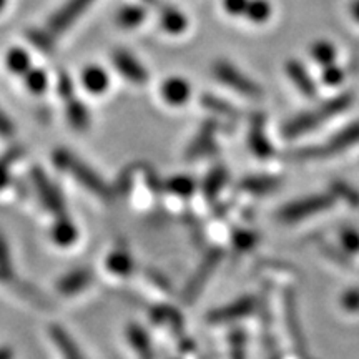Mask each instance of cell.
<instances>
[{"label":"cell","instance_id":"1","mask_svg":"<svg viewBox=\"0 0 359 359\" xmlns=\"http://www.w3.org/2000/svg\"><path fill=\"white\" fill-rule=\"evenodd\" d=\"M213 74L219 82L226 87H230L235 92L250 98L262 97V88L258 87L253 80L246 77L241 70H238L235 65L230 64L228 60H218L213 65Z\"/></svg>","mask_w":359,"mask_h":359},{"label":"cell","instance_id":"31","mask_svg":"<svg viewBox=\"0 0 359 359\" xmlns=\"http://www.w3.org/2000/svg\"><path fill=\"white\" fill-rule=\"evenodd\" d=\"M0 359H13V351L11 348H0Z\"/></svg>","mask_w":359,"mask_h":359},{"label":"cell","instance_id":"28","mask_svg":"<svg viewBox=\"0 0 359 359\" xmlns=\"http://www.w3.org/2000/svg\"><path fill=\"white\" fill-rule=\"evenodd\" d=\"M349 15L359 25V0H351L349 2Z\"/></svg>","mask_w":359,"mask_h":359},{"label":"cell","instance_id":"15","mask_svg":"<svg viewBox=\"0 0 359 359\" xmlns=\"http://www.w3.org/2000/svg\"><path fill=\"white\" fill-rule=\"evenodd\" d=\"M145 19V12L140 7H125L122 12H118V24L125 27V29H133L135 25H138Z\"/></svg>","mask_w":359,"mask_h":359},{"label":"cell","instance_id":"11","mask_svg":"<svg viewBox=\"0 0 359 359\" xmlns=\"http://www.w3.org/2000/svg\"><path fill=\"white\" fill-rule=\"evenodd\" d=\"M161 27L168 34L180 35L188 29V17L178 8H167L161 13Z\"/></svg>","mask_w":359,"mask_h":359},{"label":"cell","instance_id":"32","mask_svg":"<svg viewBox=\"0 0 359 359\" xmlns=\"http://www.w3.org/2000/svg\"><path fill=\"white\" fill-rule=\"evenodd\" d=\"M4 6H6V0H0V11H2Z\"/></svg>","mask_w":359,"mask_h":359},{"label":"cell","instance_id":"10","mask_svg":"<svg viewBox=\"0 0 359 359\" xmlns=\"http://www.w3.org/2000/svg\"><path fill=\"white\" fill-rule=\"evenodd\" d=\"M311 58L321 69H325V67L336 64L338 50H336L334 43L327 42V40H318L311 45Z\"/></svg>","mask_w":359,"mask_h":359},{"label":"cell","instance_id":"22","mask_svg":"<svg viewBox=\"0 0 359 359\" xmlns=\"http://www.w3.org/2000/svg\"><path fill=\"white\" fill-rule=\"evenodd\" d=\"M341 308L346 309L349 313L359 311V290L358 288L344 291L343 296H341Z\"/></svg>","mask_w":359,"mask_h":359},{"label":"cell","instance_id":"23","mask_svg":"<svg viewBox=\"0 0 359 359\" xmlns=\"http://www.w3.org/2000/svg\"><path fill=\"white\" fill-rule=\"evenodd\" d=\"M8 67L15 72H22L29 69V57L22 50H12L8 53Z\"/></svg>","mask_w":359,"mask_h":359},{"label":"cell","instance_id":"29","mask_svg":"<svg viewBox=\"0 0 359 359\" xmlns=\"http://www.w3.org/2000/svg\"><path fill=\"white\" fill-rule=\"evenodd\" d=\"M12 132V125L7 120V116L0 111V133L2 135H8Z\"/></svg>","mask_w":359,"mask_h":359},{"label":"cell","instance_id":"26","mask_svg":"<svg viewBox=\"0 0 359 359\" xmlns=\"http://www.w3.org/2000/svg\"><path fill=\"white\" fill-rule=\"evenodd\" d=\"M348 185H336V193H338V195H341V196H344V201H348L349 205H353V206H359V196H358V193H354V191H349V188H346Z\"/></svg>","mask_w":359,"mask_h":359},{"label":"cell","instance_id":"7","mask_svg":"<svg viewBox=\"0 0 359 359\" xmlns=\"http://www.w3.org/2000/svg\"><path fill=\"white\" fill-rule=\"evenodd\" d=\"M90 4H92V0H70L52 19V30H55V32L65 30L79 15H82V12Z\"/></svg>","mask_w":359,"mask_h":359},{"label":"cell","instance_id":"12","mask_svg":"<svg viewBox=\"0 0 359 359\" xmlns=\"http://www.w3.org/2000/svg\"><path fill=\"white\" fill-rule=\"evenodd\" d=\"M128 339L135 351L138 353V356L142 359H154V349H151V343L145 334V331L138 326H130L128 327Z\"/></svg>","mask_w":359,"mask_h":359},{"label":"cell","instance_id":"5","mask_svg":"<svg viewBox=\"0 0 359 359\" xmlns=\"http://www.w3.org/2000/svg\"><path fill=\"white\" fill-rule=\"evenodd\" d=\"M161 95H163L165 102H168L170 105L180 107L190 100L191 87L185 79L173 77L161 85Z\"/></svg>","mask_w":359,"mask_h":359},{"label":"cell","instance_id":"2","mask_svg":"<svg viewBox=\"0 0 359 359\" xmlns=\"http://www.w3.org/2000/svg\"><path fill=\"white\" fill-rule=\"evenodd\" d=\"M334 201L330 198V196L325 195H314L309 196V198H304L302 201H294V203H290L288 206L281 210L280 218L281 222L285 223H293V222H299V219L309 218L313 215H318L325 210L331 208Z\"/></svg>","mask_w":359,"mask_h":359},{"label":"cell","instance_id":"27","mask_svg":"<svg viewBox=\"0 0 359 359\" xmlns=\"http://www.w3.org/2000/svg\"><path fill=\"white\" fill-rule=\"evenodd\" d=\"M255 241H257V238H255V235H251V233H240V235L236 236L235 243L238 248H243V246H251L255 245Z\"/></svg>","mask_w":359,"mask_h":359},{"label":"cell","instance_id":"6","mask_svg":"<svg viewBox=\"0 0 359 359\" xmlns=\"http://www.w3.org/2000/svg\"><path fill=\"white\" fill-rule=\"evenodd\" d=\"M286 74H288L291 82L298 87V90L304 97L313 98L316 95V85H314L311 75L308 74V70L304 69L302 62L290 60L288 64H286Z\"/></svg>","mask_w":359,"mask_h":359},{"label":"cell","instance_id":"17","mask_svg":"<svg viewBox=\"0 0 359 359\" xmlns=\"http://www.w3.org/2000/svg\"><path fill=\"white\" fill-rule=\"evenodd\" d=\"M339 240L343 248L349 255H359V231L354 228H343L339 233Z\"/></svg>","mask_w":359,"mask_h":359},{"label":"cell","instance_id":"19","mask_svg":"<svg viewBox=\"0 0 359 359\" xmlns=\"http://www.w3.org/2000/svg\"><path fill=\"white\" fill-rule=\"evenodd\" d=\"M250 0H222V8L231 19H243Z\"/></svg>","mask_w":359,"mask_h":359},{"label":"cell","instance_id":"20","mask_svg":"<svg viewBox=\"0 0 359 359\" xmlns=\"http://www.w3.org/2000/svg\"><path fill=\"white\" fill-rule=\"evenodd\" d=\"M218 258H219V255L215 253V255H212V257H210L208 259H206L203 271L198 273V275L193 278V280H195V281H193L191 285H190V288H188V291H190V293H188V294L195 296L196 291H198V288H201V286H203V283L206 281V280H205L206 275H208V273L212 271V268H215V264L218 263Z\"/></svg>","mask_w":359,"mask_h":359},{"label":"cell","instance_id":"21","mask_svg":"<svg viewBox=\"0 0 359 359\" xmlns=\"http://www.w3.org/2000/svg\"><path fill=\"white\" fill-rule=\"evenodd\" d=\"M343 79H344V72L341 70L336 64L323 69V82L330 85V87H336V85H339L343 82Z\"/></svg>","mask_w":359,"mask_h":359},{"label":"cell","instance_id":"9","mask_svg":"<svg viewBox=\"0 0 359 359\" xmlns=\"http://www.w3.org/2000/svg\"><path fill=\"white\" fill-rule=\"evenodd\" d=\"M115 65L125 77L132 80L135 83H143L147 79V72L143 70V67L138 64L132 55H128L127 52H118L115 55Z\"/></svg>","mask_w":359,"mask_h":359},{"label":"cell","instance_id":"3","mask_svg":"<svg viewBox=\"0 0 359 359\" xmlns=\"http://www.w3.org/2000/svg\"><path fill=\"white\" fill-rule=\"evenodd\" d=\"M359 142V123H354L351 127H348L343 132H339L334 138H331L325 147L316 148V150H308L303 151V156H314V155H331V154H339V151L346 150L354 143Z\"/></svg>","mask_w":359,"mask_h":359},{"label":"cell","instance_id":"30","mask_svg":"<svg viewBox=\"0 0 359 359\" xmlns=\"http://www.w3.org/2000/svg\"><path fill=\"white\" fill-rule=\"evenodd\" d=\"M43 83H45L43 75H42V74H39V72H35L34 77H32V82H30V85H32L34 88H42V87H43Z\"/></svg>","mask_w":359,"mask_h":359},{"label":"cell","instance_id":"14","mask_svg":"<svg viewBox=\"0 0 359 359\" xmlns=\"http://www.w3.org/2000/svg\"><path fill=\"white\" fill-rule=\"evenodd\" d=\"M83 80H85V85H87L92 92H102V90L109 85V77L105 75V72L100 69H95V67L85 72Z\"/></svg>","mask_w":359,"mask_h":359},{"label":"cell","instance_id":"18","mask_svg":"<svg viewBox=\"0 0 359 359\" xmlns=\"http://www.w3.org/2000/svg\"><path fill=\"white\" fill-rule=\"evenodd\" d=\"M53 338L57 339L58 346H60L65 359H83V356L80 354L77 346H75V344L70 341L69 336H65L64 333H62V331L55 330V334H53Z\"/></svg>","mask_w":359,"mask_h":359},{"label":"cell","instance_id":"13","mask_svg":"<svg viewBox=\"0 0 359 359\" xmlns=\"http://www.w3.org/2000/svg\"><path fill=\"white\" fill-rule=\"evenodd\" d=\"M250 145H251V150L255 151L258 156H269L271 155V145H269L268 138L263 135V128H262V123L255 125L253 128H251V133H250Z\"/></svg>","mask_w":359,"mask_h":359},{"label":"cell","instance_id":"16","mask_svg":"<svg viewBox=\"0 0 359 359\" xmlns=\"http://www.w3.org/2000/svg\"><path fill=\"white\" fill-rule=\"evenodd\" d=\"M231 359H246V333L243 330H235L230 334Z\"/></svg>","mask_w":359,"mask_h":359},{"label":"cell","instance_id":"8","mask_svg":"<svg viewBox=\"0 0 359 359\" xmlns=\"http://www.w3.org/2000/svg\"><path fill=\"white\" fill-rule=\"evenodd\" d=\"M275 7L271 0H250L243 19L253 25H264L273 19Z\"/></svg>","mask_w":359,"mask_h":359},{"label":"cell","instance_id":"4","mask_svg":"<svg viewBox=\"0 0 359 359\" xmlns=\"http://www.w3.org/2000/svg\"><path fill=\"white\" fill-rule=\"evenodd\" d=\"M253 308H255V299L251 298V296H245V298L231 303L230 306L213 311L210 314V321L217 323V325H222V323L240 320V318L248 316V314L253 311Z\"/></svg>","mask_w":359,"mask_h":359},{"label":"cell","instance_id":"24","mask_svg":"<svg viewBox=\"0 0 359 359\" xmlns=\"http://www.w3.org/2000/svg\"><path fill=\"white\" fill-rule=\"evenodd\" d=\"M172 190L182 195H190L193 191V182L190 178H175L172 182Z\"/></svg>","mask_w":359,"mask_h":359},{"label":"cell","instance_id":"25","mask_svg":"<svg viewBox=\"0 0 359 359\" xmlns=\"http://www.w3.org/2000/svg\"><path fill=\"white\" fill-rule=\"evenodd\" d=\"M245 188H248L251 191H268L269 188H273V183L264 178H251L245 183Z\"/></svg>","mask_w":359,"mask_h":359}]
</instances>
